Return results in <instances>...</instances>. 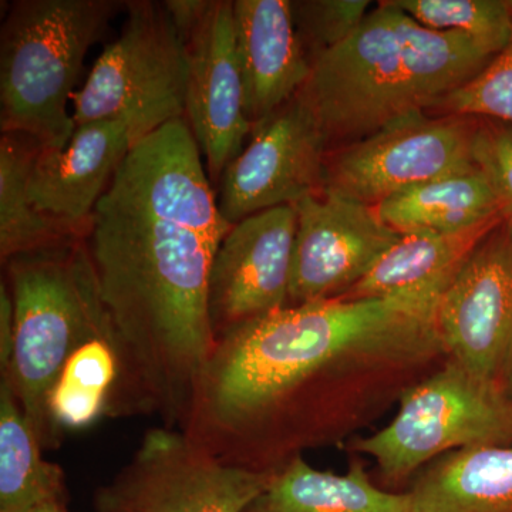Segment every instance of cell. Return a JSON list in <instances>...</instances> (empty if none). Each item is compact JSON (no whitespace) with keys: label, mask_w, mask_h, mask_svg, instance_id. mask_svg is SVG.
<instances>
[{"label":"cell","mask_w":512,"mask_h":512,"mask_svg":"<svg viewBox=\"0 0 512 512\" xmlns=\"http://www.w3.org/2000/svg\"><path fill=\"white\" fill-rule=\"evenodd\" d=\"M444 289L286 306L217 340L183 423L195 446L248 470L282 466L308 439L311 404L349 356H419L441 348Z\"/></svg>","instance_id":"cell-1"},{"label":"cell","mask_w":512,"mask_h":512,"mask_svg":"<svg viewBox=\"0 0 512 512\" xmlns=\"http://www.w3.org/2000/svg\"><path fill=\"white\" fill-rule=\"evenodd\" d=\"M87 247L119 343L111 414L181 426L217 339L208 313L215 251L191 229L104 194Z\"/></svg>","instance_id":"cell-2"},{"label":"cell","mask_w":512,"mask_h":512,"mask_svg":"<svg viewBox=\"0 0 512 512\" xmlns=\"http://www.w3.org/2000/svg\"><path fill=\"white\" fill-rule=\"evenodd\" d=\"M495 56L463 33L424 28L386 0L345 42L312 60L301 94L318 117L330 153L426 113Z\"/></svg>","instance_id":"cell-3"},{"label":"cell","mask_w":512,"mask_h":512,"mask_svg":"<svg viewBox=\"0 0 512 512\" xmlns=\"http://www.w3.org/2000/svg\"><path fill=\"white\" fill-rule=\"evenodd\" d=\"M15 311V338L2 379L43 447L59 434L47 400L67 360L90 340L114 333L87 239L12 256L3 264Z\"/></svg>","instance_id":"cell-4"},{"label":"cell","mask_w":512,"mask_h":512,"mask_svg":"<svg viewBox=\"0 0 512 512\" xmlns=\"http://www.w3.org/2000/svg\"><path fill=\"white\" fill-rule=\"evenodd\" d=\"M120 0H16L0 30V130L62 150L76 123L69 113L90 47Z\"/></svg>","instance_id":"cell-5"},{"label":"cell","mask_w":512,"mask_h":512,"mask_svg":"<svg viewBox=\"0 0 512 512\" xmlns=\"http://www.w3.org/2000/svg\"><path fill=\"white\" fill-rule=\"evenodd\" d=\"M120 36L104 47L86 84L74 93L76 127L121 120L134 143L185 119L188 49L164 2H126Z\"/></svg>","instance_id":"cell-6"},{"label":"cell","mask_w":512,"mask_h":512,"mask_svg":"<svg viewBox=\"0 0 512 512\" xmlns=\"http://www.w3.org/2000/svg\"><path fill=\"white\" fill-rule=\"evenodd\" d=\"M510 444L512 399L507 389L451 360L404 393L392 423L360 440L357 450L372 457L387 480L400 481L446 451Z\"/></svg>","instance_id":"cell-7"},{"label":"cell","mask_w":512,"mask_h":512,"mask_svg":"<svg viewBox=\"0 0 512 512\" xmlns=\"http://www.w3.org/2000/svg\"><path fill=\"white\" fill-rule=\"evenodd\" d=\"M274 474L221 463L180 429L158 427L113 480L94 493L96 512H245Z\"/></svg>","instance_id":"cell-8"},{"label":"cell","mask_w":512,"mask_h":512,"mask_svg":"<svg viewBox=\"0 0 512 512\" xmlns=\"http://www.w3.org/2000/svg\"><path fill=\"white\" fill-rule=\"evenodd\" d=\"M477 127L474 119L426 113L397 121L330 151L322 192L376 207L409 188L473 170Z\"/></svg>","instance_id":"cell-9"},{"label":"cell","mask_w":512,"mask_h":512,"mask_svg":"<svg viewBox=\"0 0 512 512\" xmlns=\"http://www.w3.org/2000/svg\"><path fill=\"white\" fill-rule=\"evenodd\" d=\"M328 140L301 92L252 128L220 180L218 207L229 225L322 192Z\"/></svg>","instance_id":"cell-10"},{"label":"cell","mask_w":512,"mask_h":512,"mask_svg":"<svg viewBox=\"0 0 512 512\" xmlns=\"http://www.w3.org/2000/svg\"><path fill=\"white\" fill-rule=\"evenodd\" d=\"M441 348L481 379H512V229L501 222L477 245L441 295Z\"/></svg>","instance_id":"cell-11"},{"label":"cell","mask_w":512,"mask_h":512,"mask_svg":"<svg viewBox=\"0 0 512 512\" xmlns=\"http://www.w3.org/2000/svg\"><path fill=\"white\" fill-rule=\"evenodd\" d=\"M298 214L289 306L346 295L402 239L376 207L338 195H309Z\"/></svg>","instance_id":"cell-12"},{"label":"cell","mask_w":512,"mask_h":512,"mask_svg":"<svg viewBox=\"0 0 512 512\" xmlns=\"http://www.w3.org/2000/svg\"><path fill=\"white\" fill-rule=\"evenodd\" d=\"M106 192L191 229L215 252L232 228L222 217L200 147L185 119L164 124L136 141Z\"/></svg>","instance_id":"cell-13"},{"label":"cell","mask_w":512,"mask_h":512,"mask_svg":"<svg viewBox=\"0 0 512 512\" xmlns=\"http://www.w3.org/2000/svg\"><path fill=\"white\" fill-rule=\"evenodd\" d=\"M298 214L293 205L232 225L212 258L208 313L215 339L289 306Z\"/></svg>","instance_id":"cell-14"},{"label":"cell","mask_w":512,"mask_h":512,"mask_svg":"<svg viewBox=\"0 0 512 512\" xmlns=\"http://www.w3.org/2000/svg\"><path fill=\"white\" fill-rule=\"evenodd\" d=\"M185 42V120L205 158L208 175L214 183H220L225 168L242 153L245 138L254 128L245 114L235 45L234 2L212 0L207 15Z\"/></svg>","instance_id":"cell-15"},{"label":"cell","mask_w":512,"mask_h":512,"mask_svg":"<svg viewBox=\"0 0 512 512\" xmlns=\"http://www.w3.org/2000/svg\"><path fill=\"white\" fill-rule=\"evenodd\" d=\"M133 144L121 120L76 127L62 150L40 147L29 177L30 201L67 234L87 239L94 210Z\"/></svg>","instance_id":"cell-16"},{"label":"cell","mask_w":512,"mask_h":512,"mask_svg":"<svg viewBox=\"0 0 512 512\" xmlns=\"http://www.w3.org/2000/svg\"><path fill=\"white\" fill-rule=\"evenodd\" d=\"M234 26L245 114L255 126L301 92L312 64L289 0H235Z\"/></svg>","instance_id":"cell-17"},{"label":"cell","mask_w":512,"mask_h":512,"mask_svg":"<svg viewBox=\"0 0 512 512\" xmlns=\"http://www.w3.org/2000/svg\"><path fill=\"white\" fill-rule=\"evenodd\" d=\"M503 221L495 218L446 234L402 235L375 268L340 298H382L423 289H446L471 252Z\"/></svg>","instance_id":"cell-18"},{"label":"cell","mask_w":512,"mask_h":512,"mask_svg":"<svg viewBox=\"0 0 512 512\" xmlns=\"http://www.w3.org/2000/svg\"><path fill=\"white\" fill-rule=\"evenodd\" d=\"M245 512H413V505L409 493L376 487L360 464L335 474L298 456L276 471Z\"/></svg>","instance_id":"cell-19"},{"label":"cell","mask_w":512,"mask_h":512,"mask_svg":"<svg viewBox=\"0 0 512 512\" xmlns=\"http://www.w3.org/2000/svg\"><path fill=\"white\" fill-rule=\"evenodd\" d=\"M409 494L413 512H512V444L450 454Z\"/></svg>","instance_id":"cell-20"},{"label":"cell","mask_w":512,"mask_h":512,"mask_svg":"<svg viewBox=\"0 0 512 512\" xmlns=\"http://www.w3.org/2000/svg\"><path fill=\"white\" fill-rule=\"evenodd\" d=\"M376 210L383 222L402 235L446 234L503 218L493 187L477 165L393 195Z\"/></svg>","instance_id":"cell-21"},{"label":"cell","mask_w":512,"mask_h":512,"mask_svg":"<svg viewBox=\"0 0 512 512\" xmlns=\"http://www.w3.org/2000/svg\"><path fill=\"white\" fill-rule=\"evenodd\" d=\"M42 443L5 379L0 382V512H30L66 501L62 468L43 457Z\"/></svg>","instance_id":"cell-22"},{"label":"cell","mask_w":512,"mask_h":512,"mask_svg":"<svg viewBox=\"0 0 512 512\" xmlns=\"http://www.w3.org/2000/svg\"><path fill=\"white\" fill-rule=\"evenodd\" d=\"M40 146L25 134L0 138V259L77 241L40 214L29 197V177Z\"/></svg>","instance_id":"cell-23"},{"label":"cell","mask_w":512,"mask_h":512,"mask_svg":"<svg viewBox=\"0 0 512 512\" xmlns=\"http://www.w3.org/2000/svg\"><path fill=\"white\" fill-rule=\"evenodd\" d=\"M120 379V350L114 333L90 340L77 350L47 400V414L56 433L86 429L109 414Z\"/></svg>","instance_id":"cell-24"},{"label":"cell","mask_w":512,"mask_h":512,"mask_svg":"<svg viewBox=\"0 0 512 512\" xmlns=\"http://www.w3.org/2000/svg\"><path fill=\"white\" fill-rule=\"evenodd\" d=\"M424 28L473 37L498 55L512 42L510 2L501 0H393Z\"/></svg>","instance_id":"cell-25"},{"label":"cell","mask_w":512,"mask_h":512,"mask_svg":"<svg viewBox=\"0 0 512 512\" xmlns=\"http://www.w3.org/2000/svg\"><path fill=\"white\" fill-rule=\"evenodd\" d=\"M436 116L500 121L512 127V42L473 79L434 101Z\"/></svg>","instance_id":"cell-26"},{"label":"cell","mask_w":512,"mask_h":512,"mask_svg":"<svg viewBox=\"0 0 512 512\" xmlns=\"http://www.w3.org/2000/svg\"><path fill=\"white\" fill-rule=\"evenodd\" d=\"M293 18L309 60L345 42L370 12L369 0L292 2ZM312 64V63H311Z\"/></svg>","instance_id":"cell-27"},{"label":"cell","mask_w":512,"mask_h":512,"mask_svg":"<svg viewBox=\"0 0 512 512\" xmlns=\"http://www.w3.org/2000/svg\"><path fill=\"white\" fill-rule=\"evenodd\" d=\"M473 158L493 187L505 224L512 229V127L500 121H478Z\"/></svg>","instance_id":"cell-28"},{"label":"cell","mask_w":512,"mask_h":512,"mask_svg":"<svg viewBox=\"0 0 512 512\" xmlns=\"http://www.w3.org/2000/svg\"><path fill=\"white\" fill-rule=\"evenodd\" d=\"M212 0H167L165 8L184 39L191 35L211 8Z\"/></svg>","instance_id":"cell-29"},{"label":"cell","mask_w":512,"mask_h":512,"mask_svg":"<svg viewBox=\"0 0 512 512\" xmlns=\"http://www.w3.org/2000/svg\"><path fill=\"white\" fill-rule=\"evenodd\" d=\"M15 338V311L5 279L0 282V370L8 369Z\"/></svg>","instance_id":"cell-30"},{"label":"cell","mask_w":512,"mask_h":512,"mask_svg":"<svg viewBox=\"0 0 512 512\" xmlns=\"http://www.w3.org/2000/svg\"><path fill=\"white\" fill-rule=\"evenodd\" d=\"M30 512H69L66 507V501H50L36 507Z\"/></svg>","instance_id":"cell-31"},{"label":"cell","mask_w":512,"mask_h":512,"mask_svg":"<svg viewBox=\"0 0 512 512\" xmlns=\"http://www.w3.org/2000/svg\"><path fill=\"white\" fill-rule=\"evenodd\" d=\"M510 6H511V10H512V0H511V2H510Z\"/></svg>","instance_id":"cell-32"},{"label":"cell","mask_w":512,"mask_h":512,"mask_svg":"<svg viewBox=\"0 0 512 512\" xmlns=\"http://www.w3.org/2000/svg\"><path fill=\"white\" fill-rule=\"evenodd\" d=\"M510 387H512V379H511V382H510Z\"/></svg>","instance_id":"cell-33"}]
</instances>
